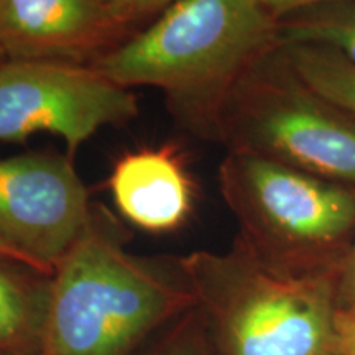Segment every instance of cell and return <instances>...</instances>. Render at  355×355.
<instances>
[{
    "instance_id": "20",
    "label": "cell",
    "mask_w": 355,
    "mask_h": 355,
    "mask_svg": "<svg viewBox=\"0 0 355 355\" xmlns=\"http://www.w3.org/2000/svg\"><path fill=\"white\" fill-rule=\"evenodd\" d=\"M101 2H104L105 6H109V2H110V0H101Z\"/></svg>"
},
{
    "instance_id": "8",
    "label": "cell",
    "mask_w": 355,
    "mask_h": 355,
    "mask_svg": "<svg viewBox=\"0 0 355 355\" xmlns=\"http://www.w3.org/2000/svg\"><path fill=\"white\" fill-rule=\"evenodd\" d=\"M132 33L101 0H0L6 60L91 64Z\"/></svg>"
},
{
    "instance_id": "12",
    "label": "cell",
    "mask_w": 355,
    "mask_h": 355,
    "mask_svg": "<svg viewBox=\"0 0 355 355\" xmlns=\"http://www.w3.org/2000/svg\"><path fill=\"white\" fill-rule=\"evenodd\" d=\"M279 50L306 84L355 115V63L319 44L288 43Z\"/></svg>"
},
{
    "instance_id": "9",
    "label": "cell",
    "mask_w": 355,
    "mask_h": 355,
    "mask_svg": "<svg viewBox=\"0 0 355 355\" xmlns=\"http://www.w3.org/2000/svg\"><path fill=\"white\" fill-rule=\"evenodd\" d=\"M109 188L119 214L150 234L180 229L196 199L181 155L166 145L122 155L109 176Z\"/></svg>"
},
{
    "instance_id": "10",
    "label": "cell",
    "mask_w": 355,
    "mask_h": 355,
    "mask_svg": "<svg viewBox=\"0 0 355 355\" xmlns=\"http://www.w3.org/2000/svg\"><path fill=\"white\" fill-rule=\"evenodd\" d=\"M51 275L0 257V355H40Z\"/></svg>"
},
{
    "instance_id": "17",
    "label": "cell",
    "mask_w": 355,
    "mask_h": 355,
    "mask_svg": "<svg viewBox=\"0 0 355 355\" xmlns=\"http://www.w3.org/2000/svg\"><path fill=\"white\" fill-rule=\"evenodd\" d=\"M259 2L261 7L272 13L275 19L279 20L291 13L308 10V8L327 6V3L349 2V0H259Z\"/></svg>"
},
{
    "instance_id": "18",
    "label": "cell",
    "mask_w": 355,
    "mask_h": 355,
    "mask_svg": "<svg viewBox=\"0 0 355 355\" xmlns=\"http://www.w3.org/2000/svg\"><path fill=\"white\" fill-rule=\"evenodd\" d=\"M0 257H2V259H8V260H15V261H20V263H25V265H28V266H32V268H35V266L30 263L28 260L25 259L24 255L21 254H19V252L15 250V248H12V247H8L7 243H3L2 241H0ZM37 270V268H35ZM40 272V270H38ZM43 273V272H42Z\"/></svg>"
},
{
    "instance_id": "6",
    "label": "cell",
    "mask_w": 355,
    "mask_h": 355,
    "mask_svg": "<svg viewBox=\"0 0 355 355\" xmlns=\"http://www.w3.org/2000/svg\"><path fill=\"white\" fill-rule=\"evenodd\" d=\"M140 112L132 89L92 64L43 60L0 63V144L35 133L64 140L68 157L107 125H122Z\"/></svg>"
},
{
    "instance_id": "4",
    "label": "cell",
    "mask_w": 355,
    "mask_h": 355,
    "mask_svg": "<svg viewBox=\"0 0 355 355\" xmlns=\"http://www.w3.org/2000/svg\"><path fill=\"white\" fill-rule=\"evenodd\" d=\"M217 180L252 254L286 272L337 275L355 242V188L239 152Z\"/></svg>"
},
{
    "instance_id": "11",
    "label": "cell",
    "mask_w": 355,
    "mask_h": 355,
    "mask_svg": "<svg viewBox=\"0 0 355 355\" xmlns=\"http://www.w3.org/2000/svg\"><path fill=\"white\" fill-rule=\"evenodd\" d=\"M278 43L331 48L355 63V0L327 3L278 20Z\"/></svg>"
},
{
    "instance_id": "7",
    "label": "cell",
    "mask_w": 355,
    "mask_h": 355,
    "mask_svg": "<svg viewBox=\"0 0 355 355\" xmlns=\"http://www.w3.org/2000/svg\"><path fill=\"white\" fill-rule=\"evenodd\" d=\"M92 204L68 155L0 159V241L51 275L86 227Z\"/></svg>"
},
{
    "instance_id": "1",
    "label": "cell",
    "mask_w": 355,
    "mask_h": 355,
    "mask_svg": "<svg viewBox=\"0 0 355 355\" xmlns=\"http://www.w3.org/2000/svg\"><path fill=\"white\" fill-rule=\"evenodd\" d=\"M117 219L99 204L51 273L40 355H135L196 306L178 259L127 250Z\"/></svg>"
},
{
    "instance_id": "3",
    "label": "cell",
    "mask_w": 355,
    "mask_h": 355,
    "mask_svg": "<svg viewBox=\"0 0 355 355\" xmlns=\"http://www.w3.org/2000/svg\"><path fill=\"white\" fill-rule=\"evenodd\" d=\"M220 355H337L336 273H293L235 239L178 259Z\"/></svg>"
},
{
    "instance_id": "13",
    "label": "cell",
    "mask_w": 355,
    "mask_h": 355,
    "mask_svg": "<svg viewBox=\"0 0 355 355\" xmlns=\"http://www.w3.org/2000/svg\"><path fill=\"white\" fill-rule=\"evenodd\" d=\"M135 355H220L206 319L194 306L158 332Z\"/></svg>"
},
{
    "instance_id": "2",
    "label": "cell",
    "mask_w": 355,
    "mask_h": 355,
    "mask_svg": "<svg viewBox=\"0 0 355 355\" xmlns=\"http://www.w3.org/2000/svg\"><path fill=\"white\" fill-rule=\"evenodd\" d=\"M275 46L278 19L259 0H178L91 64L127 89H157L178 125L216 141L235 84Z\"/></svg>"
},
{
    "instance_id": "15",
    "label": "cell",
    "mask_w": 355,
    "mask_h": 355,
    "mask_svg": "<svg viewBox=\"0 0 355 355\" xmlns=\"http://www.w3.org/2000/svg\"><path fill=\"white\" fill-rule=\"evenodd\" d=\"M336 300L339 309H355V242L337 270Z\"/></svg>"
},
{
    "instance_id": "14",
    "label": "cell",
    "mask_w": 355,
    "mask_h": 355,
    "mask_svg": "<svg viewBox=\"0 0 355 355\" xmlns=\"http://www.w3.org/2000/svg\"><path fill=\"white\" fill-rule=\"evenodd\" d=\"M175 2L178 0H110L109 8L115 19L133 32V26L152 17H158Z\"/></svg>"
},
{
    "instance_id": "5",
    "label": "cell",
    "mask_w": 355,
    "mask_h": 355,
    "mask_svg": "<svg viewBox=\"0 0 355 355\" xmlns=\"http://www.w3.org/2000/svg\"><path fill=\"white\" fill-rule=\"evenodd\" d=\"M227 152L355 188V115L306 84L279 44L235 84L217 121Z\"/></svg>"
},
{
    "instance_id": "19",
    "label": "cell",
    "mask_w": 355,
    "mask_h": 355,
    "mask_svg": "<svg viewBox=\"0 0 355 355\" xmlns=\"http://www.w3.org/2000/svg\"><path fill=\"white\" fill-rule=\"evenodd\" d=\"M3 60H6V56H3V53L2 51H0V63H2V61Z\"/></svg>"
},
{
    "instance_id": "16",
    "label": "cell",
    "mask_w": 355,
    "mask_h": 355,
    "mask_svg": "<svg viewBox=\"0 0 355 355\" xmlns=\"http://www.w3.org/2000/svg\"><path fill=\"white\" fill-rule=\"evenodd\" d=\"M337 355H355V309H339L336 313Z\"/></svg>"
}]
</instances>
